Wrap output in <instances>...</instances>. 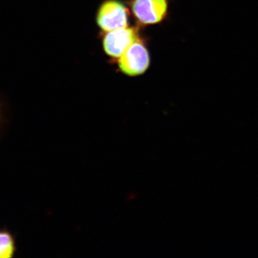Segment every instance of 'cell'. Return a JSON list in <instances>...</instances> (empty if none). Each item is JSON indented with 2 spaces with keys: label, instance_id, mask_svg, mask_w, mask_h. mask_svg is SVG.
<instances>
[{
  "label": "cell",
  "instance_id": "1",
  "mask_svg": "<svg viewBox=\"0 0 258 258\" xmlns=\"http://www.w3.org/2000/svg\"><path fill=\"white\" fill-rule=\"evenodd\" d=\"M150 64L147 47L141 40H136L118 57V66L123 74L130 76L143 74Z\"/></svg>",
  "mask_w": 258,
  "mask_h": 258
},
{
  "label": "cell",
  "instance_id": "2",
  "mask_svg": "<svg viewBox=\"0 0 258 258\" xmlns=\"http://www.w3.org/2000/svg\"><path fill=\"white\" fill-rule=\"evenodd\" d=\"M128 10L116 0H107L97 13L98 27L105 32L113 31L128 26Z\"/></svg>",
  "mask_w": 258,
  "mask_h": 258
},
{
  "label": "cell",
  "instance_id": "3",
  "mask_svg": "<svg viewBox=\"0 0 258 258\" xmlns=\"http://www.w3.org/2000/svg\"><path fill=\"white\" fill-rule=\"evenodd\" d=\"M132 6L134 16L144 25L160 23L167 13V0H134Z\"/></svg>",
  "mask_w": 258,
  "mask_h": 258
},
{
  "label": "cell",
  "instance_id": "4",
  "mask_svg": "<svg viewBox=\"0 0 258 258\" xmlns=\"http://www.w3.org/2000/svg\"><path fill=\"white\" fill-rule=\"evenodd\" d=\"M138 39L135 30L127 27L107 32L103 39V50L107 55L118 58Z\"/></svg>",
  "mask_w": 258,
  "mask_h": 258
},
{
  "label": "cell",
  "instance_id": "5",
  "mask_svg": "<svg viewBox=\"0 0 258 258\" xmlns=\"http://www.w3.org/2000/svg\"><path fill=\"white\" fill-rule=\"evenodd\" d=\"M18 251L16 235L6 226L0 228V258H14Z\"/></svg>",
  "mask_w": 258,
  "mask_h": 258
},
{
  "label": "cell",
  "instance_id": "6",
  "mask_svg": "<svg viewBox=\"0 0 258 258\" xmlns=\"http://www.w3.org/2000/svg\"><path fill=\"white\" fill-rule=\"evenodd\" d=\"M7 123H8V119L5 113L4 105L2 101H0V139L5 133Z\"/></svg>",
  "mask_w": 258,
  "mask_h": 258
}]
</instances>
